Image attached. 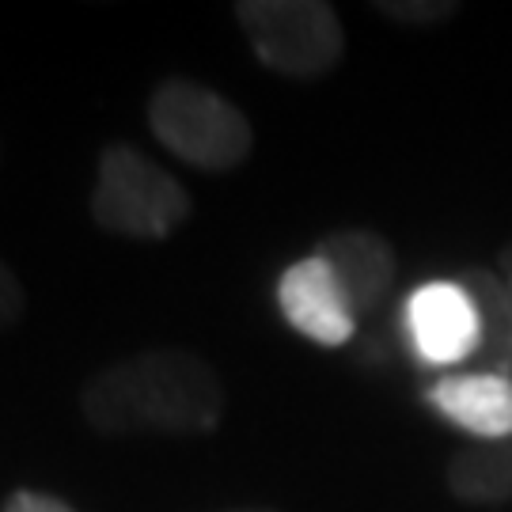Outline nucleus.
Returning a JSON list of instances; mask_svg holds the SVG:
<instances>
[{"mask_svg":"<svg viewBox=\"0 0 512 512\" xmlns=\"http://www.w3.org/2000/svg\"><path fill=\"white\" fill-rule=\"evenodd\" d=\"M236 19L258 61L293 80L330 73L346 54L342 19L323 0H239Z\"/></svg>","mask_w":512,"mask_h":512,"instance_id":"20e7f679","label":"nucleus"},{"mask_svg":"<svg viewBox=\"0 0 512 512\" xmlns=\"http://www.w3.org/2000/svg\"><path fill=\"white\" fill-rule=\"evenodd\" d=\"M190 209V190L156 160H148L141 148L118 141L99 152L92 217L103 232L126 239H167L175 228H183Z\"/></svg>","mask_w":512,"mask_h":512,"instance_id":"7ed1b4c3","label":"nucleus"},{"mask_svg":"<svg viewBox=\"0 0 512 512\" xmlns=\"http://www.w3.org/2000/svg\"><path fill=\"white\" fill-rule=\"evenodd\" d=\"M380 16L406 23V27H433V23H448L459 12V4L452 0H384L372 4Z\"/></svg>","mask_w":512,"mask_h":512,"instance_id":"9b49d317","label":"nucleus"},{"mask_svg":"<svg viewBox=\"0 0 512 512\" xmlns=\"http://www.w3.org/2000/svg\"><path fill=\"white\" fill-rule=\"evenodd\" d=\"M475 300L478 319H482V346H478V365L482 372H497L512 380V243L497 255L494 270H463L456 277Z\"/></svg>","mask_w":512,"mask_h":512,"instance_id":"1a4fd4ad","label":"nucleus"},{"mask_svg":"<svg viewBox=\"0 0 512 512\" xmlns=\"http://www.w3.org/2000/svg\"><path fill=\"white\" fill-rule=\"evenodd\" d=\"M406 342L425 365L448 368L478 357L482 346V319L475 300L459 281H429L406 296L403 308Z\"/></svg>","mask_w":512,"mask_h":512,"instance_id":"39448f33","label":"nucleus"},{"mask_svg":"<svg viewBox=\"0 0 512 512\" xmlns=\"http://www.w3.org/2000/svg\"><path fill=\"white\" fill-rule=\"evenodd\" d=\"M228 512H274V509H228Z\"/></svg>","mask_w":512,"mask_h":512,"instance_id":"4468645a","label":"nucleus"},{"mask_svg":"<svg viewBox=\"0 0 512 512\" xmlns=\"http://www.w3.org/2000/svg\"><path fill=\"white\" fill-rule=\"evenodd\" d=\"M315 258L323 262L346 296L353 319H365L384 304L387 289L395 281V247L368 228H346L319 243Z\"/></svg>","mask_w":512,"mask_h":512,"instance_id":"0eeeda50","label":"nucleus"},{"mask_svg":"<svg viewBox=\"0 0 512 512\" xmlns=\"http://www.w3.org/2000/svg\"><path fill=\"white\" fill-rule=\"evenodd\" d=\"M425 403L475 440L512 437V380L497 372H456L425 391Z\"/></svg>","mask_w":512,"mask_h":512,"instance_id":"6e6552de","label":"nucleus"},{"mask_svg":"<svg viewBox=\"0 0 512 512\" xmlns=\"http://www.w3.org/2000/svg\"><path fill=\"white\" fill-rule=\"evenodd\" d=\"M277 304H281V315L285 323L304 334L315 346H346L357 330V319L349 311L346 296L338 293L330 270L319 262V258H300L293 262L281 281H277Z\"/></svg>","mask_w":512,"mask_h":512,"instance_id":"423d86ee","label":"nucleus"},{"mask_svg":"<svg viewBox=\"0 0 512 512\" xmlns=\"http://www.w3.org/2000/svg\"><path fill=\"white\" fill-rule=\"evenodd\" d=\"M148 126L171 156L202 171H232L255 145L247 114L232 99L186 76H171L148 95Z\"/></svg>","mask_w":512,"mask_h":512,"instance_id":"f03ea898","label":"nucleus"},{"mask_svg":"<svg viewBox=\"0 0 512 512\" xmlns=\"http://www.w3.org/2000/svg\"><path fill=\"white\" fill-rule=\"evenodd\" d=\"M27 308V293L19 285V277L12 274V266L0 258V330H8Z\"/></svg>","mask_w":512,"mask_h":512,"instance_id":"f8f14e48","label":"nucleus"},{"mask_svg":"<svg viewBox=\"0 0 512 512\" xmlns=\"http://www.w3.org/2000/svg\"><path fill=\"white\" fill-rule=\"evenodd\" d=\"M448 490L463 505L512 501V437L475 440L448 459Z\"/></svg>","mask_w":512,"mask_h":512,"instance_id":"9d476101","label":"nucleus"},{"mask_svg":"<svg viewBox=\"0 0 512 512\" xmlns=\"http://www.w3.org/2000/svg\"><path fill=\"white\" fill-rule=\"evenodd\" d=\"M0 512H76L73 505H65L54 494H38V490H16L4 497Z\"/></svg>","mask_w":512,"mask_h":512,"instance_id":"ddd939ff","label":"nucleus"},{"mask_svg":"<svg viewBox=\"0 0 512 512\" xmlns=\"http://www.w3.org/2000/svg\"><path fill=\"white\" fill-rule=\"evenodd\" d=\"M80 414L103 437H202L220 425L224 384L190 349H145L95 372Z\"/></svg>","mask_w":512,"mask_h":512,"instance_id":"f257e3e1","label":"nucleus"}]
</instances>
